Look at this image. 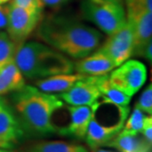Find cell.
<instances>
[{"label":"cell","instance_id":"6da1fadb","mask_svg":"<svg viewBox=\"0 0 152 152\" xmlns=\"http://www.w3.org/2000/svg\"><path fill=\"white\" fill-rule=\"evenodd\" d=\"M37 29V37L48 46L77 59L91 54L102 38L96 29L64 16L42 18Z\"/></svg>","mask_w":152,"mask_h":152},{"label":"cell","instance_id":"7a4b0ae2","mask_svg":"<svg viewBox=\"0 0 152 152\" xmlns=\"http://www.w3.org/2000/svg\"><path fill=\"white\" fill-rule=\"evenodd\" d=\"M13 100L25 129L42 136L57 132L52 118L57 110L64 107V102L59 96L42 91L36 87L25 86L15 91Z\"/></svg>","mask_w":152,"mask_h":152},{"label":"cell","instance_id":"3957f363","mask_svg":"<svg viewBox=\"0 0 152 152\" xmlns=\"http://www.w3.org/2000/svg\"><path fill=\"white\" fill-rule=\"evenodd\" d=\"M14 59L24 77L31 80L75 71L73 62L66 55L37 42L18 45Z\"/></svg>","mask_w":152,"mask_h":152},{"label":"cell","instance_id":"277c9868","mask_svg":"<svg viewBox=\"0 0 152 152\" xmlns=\"http://www.w3.org/2000/svg\"><path fill=\"white\" fill-rule=\"evenodd\" d=\"M80 8L83 17L108 36L117 32L127 23L126 14L121 3L84 0Z\"/></svg>","mask_w":152,"mask_h":152},{"label":"cell","instance_id":"5b68a950","mask_svg":"<svg viewBox=\"0 0 152 152\" xmlns=\"http://www.w3.org/2000/svg\"><path fill=\"white\" fill-rule=\"evenodd\" d=\"M42 10L9 4L7 34L17 45L25 42L42 19Z\"/></svg>","mask_w":152,"mask_h":152},{"label":"cell","instance_id":"8992f818","mask_svg":"<svg viewBox=\"0 0 152 152\" xmlns=\"http://www.w3.org/2000/svg\"><path fill=\"white\" fill-rule=\"evenodd\" d=\"M111 72L108 76L110 83L131 97L141 89L147 80L146 66L138 60L128 59Z\"/></svg>","mask_w":152,"mask_h":152},{"label":"cell","instance_id":"52a82bcc","mask_svg":"<svg viewBox=\"0 0 152 152\" xmlns=\"http://www.w3.org/2000/svg\"><path fill=\"white\" fill-rule=\"evenodd\" d=\"M97 50L107 55L116 67L129 59L134 51V38L130 25L127 22L117 32L110 35Z\"/></svg>","mask_w":152,"mask_h":152},{"label":"cell","instance_id":"ba28073f","mask_svg":"<svg viewBox=\"0 0 152 152\" xmlns=\"http://www.w3.org/2000/svg\"><path fill=\"white\" fill-rule=\"evenodd\" d=\"M100 76H85L59 97L69 106H92L101 97L98 87Z\"/></svg>","mask_w":152,"mask_h":152},{"label":"cell","instance_id":"9c48e42d","mask_svg":"<svg viewBox=\"0 0 152 152\" xmlns=\"http://www.w3.org/2000/svg\"><path fill=\"white\" fill-rule=\"evenodd\" d=\"M126 18L133 32V55L142 57L147 44L152 41V12L145 10L127 11Z\"/></svg>","mask_w":152,"mask_h":152},{"label":"cell","instance_id":"30bf717a","mask_svg":"<svg viewBox=\"0 0 152 152\" xmlns=\"http://www.w3.org/2000/svg\"><path fill=\"white\" fill-rule=\"evenodd\" d=\"M96 102L92 106H69L70 122L66 128L60 129V134L76 140H85L94 116Z\"/></svg>","mask_w":152,"mask_h":152},{"label":"cell","instance_id":"8fae6325","mask_svg":"<svg viewBox=\"0 0 152 152\" xmlns=\"http://www.w3.org/2000/svg\"><path fill=\"white\" fill-rule=\"evenodd\" d=\"M125 121L126 119H121L113 125H103L93 116L85 138L88 146L92 151L106 146L107 143L119 134Z\"/></svg>","mask_w":152,"mask_h":152},{"label":"cell","instance_id":"7c38bea8","mask_svg":"<svg viewBox=\"0 0 152 152\" xmlns=\"http://www.w3.org/2000/svg\"><path fill=\"white\" fill-rule=\"evenodd\" d=\"M116 68L112 60L103 53L96 51L91 55L79 60L74 64L76 73L86 76H102L108 75Z\"/></svg>","mask_w":152,"mask_h":152},{"label":"cell","instance_id":"4fadbf2b","mask_svg":"<svg viewBox=\"0 0 152 152\" xmlns=\"http://www.w3.org/2000/svg\"><path fill=\"white\" fill-rule=\"evenodd\" d=\"M25 135V129L13 109L7 104L0 110V139L15 145Z\"/></svg>","mask_w":152,"mask_h":152},{"label":"cell","instance_id":"5bb4252c","mask_svg":"<svg viewBox=\"0 0 152 152\" xmlns=\"http://www.w3.org/2000/svg\"><path fill=\"white\" fill-rule=\"evenodd\" d=\"M84 75L81 74H60L38 80L36 85L40 91L47 93H63L69 91Z\"/></svg>","mask_w":152,"mask_h":152},{"label":"cell","instance_id":"9a60e30c","mask_svg":"<svg viewBox=\"0 0 152 152\" xmlns=\"http://www.w3.org/2000/svg\"><path fill=\"white\" fill-rule=\"evenodd\" d=\"M25 86V77L15 59L0 69V96L13 91L15 92Z\"/></svg>","mask_w":152,"mask_h":152},{"label":"cell","instance_id":"2e32d148","mask_svg":"<svg viewBox=\"0 0 152 152\" xmlns=\"http://www.w3.org/2000/svg\"><path fill=\"white\" fill-rule=\"evenodd\" d=\"M98 87L101 96L103 98L104 102L113 104L114 106L124 107H128L131 101V96L121 91L118 88L113 86L108 79V75L99 77Z\"/></svg>","mask_w":152,"mask_h":152},{"label":"cell","instance_id":"e0dca14e","mask_svg":"<svg viewBox=\"0 0 152 152\" xmlns=\"http://www.w3.org/2000/svg\"><path fill=\"white\" fill-rule=\"evenodd\" d=\"M30 152H89L85 146L64 141H43L35 144Z\"/></svg>","mask_w":152,"mask_h":152},{"label":"cell","instance_id":"ac0fdd59","mask_svg":"<svg viewBox=\"0 0 152 152\" xmlns=\"http://www.w3.org/2000/svg\"><path fill=\"white\" fill-rule=\"evenodd\" d=\"M106 146L113 147L119 152H144V145L137 139V135H129L119 133Z\"/></svg>","mask_w":152,"mask_h":152},{"label":"cell","instance_id":"d6986e66","mask_svg":"<svg viewBox=\"0 0 152 152\" xmlns=\"http://www.w3.org/2000/svg\"><path fill=\"white\" fill-rule=\"evenodd\" d=\"M145 115L141 110L134 106V108L133 110L132 113L129 117L128 120L124 124V127L120 133L124 134L136 136L139 133H140L143 128L144 121H145Z\"/></svg>","mask_w":152,"mask_h":152},{"label":"cell","instance_id":"ffe728a7","mask_svg":"<svg viewBox=\"0 0 152 152\" xmlns=\"http://www.w3.org/2000/svg\"><path fill=\"white\" fill-rule=\"evenodd\" d=\"M17 48L7 32L0 31V69L14 59Z\"/></svg>","mask_w":152,"mask_h":152},{"label":"cell","instance_id":"44dd1931","mask_svg":"<svg viewBox=\"0 0 152 152\" xmlns=\"http://www.w3.org/2000/svg\"><path fill=\"white\" fill-rule=\"evenodd\" d=\"M135 107L141 110L144 113L151 115L152 113V85L150 84L142 92Z\"/></svg>","mask_w":152,"mask_h":152},{"label":"cell","instance_id":"7402d4cb","mask_svg":"<svg viewBox=\"0 0 152 152\" xmlns=\"http://www.w3.org/2000/svg\"><path fill=\"white\" fill-rule=\"evenodd\" d=\"M127 11L145 10L152 12V0H125Z\"/></svg>","mask_w":152,"mask_h":152},{"label":"cell","instance_id":"603a6c76","mask_svg":"<svg viewBox=\"0 0 152 152\" xmlns=\"http://www.w3.org/2000/svg\"><path fill=\"white\" fill-rule=\"evenodd\" d=\"M10 4L27 9L43 10L44 8L43 4L41 0H11Z\"/></svg>","mask_w":152,"mask_h":152},{"label":"cell","instance_id":"cb8c5ba5","mask_svg":"<svg viewBox=\"0 0 152 152\" xmlns=\"http://www.w3.org/2000/svg\"><path fill=\"white\" fill-rule=\"evenodd\" d=\"M140 133L145 137L147 144L151 145L152 142V118L151 115L145 116L143 128Z\"/></svg>","mask_w":152,"mask_h":152},{"label":"cell","instance_id":"d4e9b609","mask_svg":"<svg viewBox=\"0 0 152 152\" xmlns=\"http://www.w3.org/2000/svg\"><path fill=\"white\" fill-rule=\"evenodd\" d=\"M9 18V5L0 4V30L5 29Z\"/></svg>","mask_w":152,"mask_h":152},{"label":"cell","instance_id":"484cf974","mask_svg":"<svg viewBox=\"0 0 152 152\" xmlns=\"http://www.w3.org/2000/svg\"><path fill=\"white\" fill-rule=\"evenodd\" d=\"M43 5L49 7H58L64 4L67 0H41Z\"/></svg>","mask_w":152,"mask_h":152},{"label":"cell","instance_id":"4316f807","mask_svg":"<svg viewBox=\"0 0 152 152\" xmlns=\"http://www.w3.org/2000/svg\"><path fill=\"white\" fill-rule=\"evenodd\" d=\"M142 57L145 58L150 63H151L152 60V41L150 42L149 43L147 44V46L145 47V48L144 50V53Z\"/></svg>","mask_w":152,"mask_h":152},{"label":"cell","instance_id":"83f0119b","mask_svg":"<svg viewBox=\"0 0 152 152\" xmlns=\"http://www.w3.org/2000/svg\"><path fill=\"white\" fill-rule=\"evenodd\" d=\"M14 147H15V145L10 144V143H9V142L4 141V140H2L0 139V148H2V149L11 150V149H13Z\"/></svg>","mask_w":152,"mask_h":152},{"label":"cell","instance_id":"f1b7e54d","mask_svg":"<svg viewBox=\"0 0 152 152\" xmlns=\"http://www.w3.org/2000/svg\"><path fill=\"white\" fill-rule=\"evenodd\" d=\"M7 105V102H6V100L3 96H0V110L3 108L4 106Z\"/></svg>","mask_w":152,"mask_h":152},{"label":"cell","instance_id":"f546056e","mask_svg":"<svg viewBox=\"0 0 152 152\" xmlns=\"http://www.w3.org/2000/svg\"><path fill=\"white\" fill-rule=\"evenodd\" d=\"M93 152H113V151H107V150H103V149H102V148H99V149L96 150V151H94Z\"/></svg>","mask_w":152,"mask_h":152},{"label":"cell","instance_id":"4dcf8cb0","mask_svg":"<svg viewBox=\"0 0 152 152\" xmlns=\"http://www.w3.org/2000/svg\"><path fill=\"white\" fill-rule=\"evenodd\" d=\"M11 0H0V4H4L6 3L10 2Z\"/></svg>","mask_w":152,"mask_h":152},{"label":"cell","instance_id":"1f68e13d","mask_svg":"<svg viewBox=\"0 0 152 152\" xmlns=\"http://www.w3.org/2000/svg\"><path fill=\"white\" fill-rule=\"evenodd\" d=\"M104 1H108V2H113V3H121L122 0H104Z\"/></svg>","mask_w":152,"mask_h":152}]
</instances>
